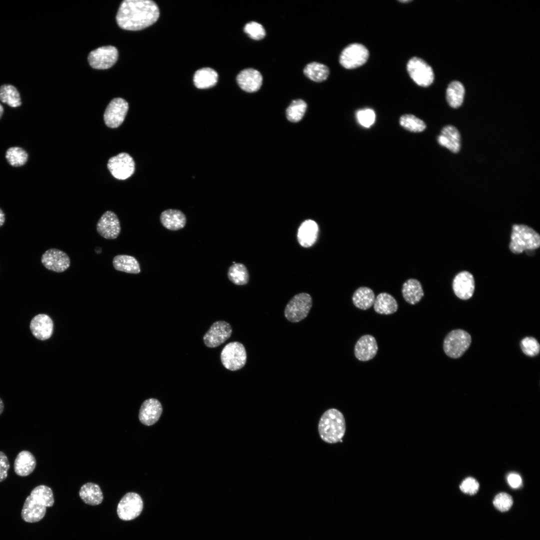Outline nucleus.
Here are the masks:
<instances>
[{"label":"nucleus","mask_w":540,"mask_h":540,"mask_svg":"<svg viewBox=\"0 0 540 540\" xmlns=\"http://www.w3.org/2000/svg\"><path fill=\"white\" fill-rule=\"evenodd\" d=\"M159 15L158 6L152 0H125L120 6L116 20L120 28L135 31L152 25Z\"/></svg>","instance_id":"obj_1"},{"label":"nucleus","mask_w":540,"mask_h":540,"mask_svg":"<svg viewBox=\"0 0 540 540\" xmlns=\"http://www.w3.org/2000/svg\"><path fill=\"white\" fill-rule=\"evenodd\" d=\"M54 504L52 489L45 485L38 486L26 498L22 510V518L28 522H38L44 516L46 508L52 506Z\"/></svg>","instance_id":"obj_2"},{"label":"nucleus","mask_w":540,"mask_h":540,"mask_svg":"<svg viewBox=\"0 0 540 540\" xmlns=\"http://www.w3.org/2000/svg\"><path fill=\"white\" fill-rule=\"evenodd\" d=\"M346 429L343 414L336 408L325 411L320 419L318 431L322 440L328 444L342 442Z\"/></svg>","instance_id":"obj_3"},{"label":"nucleus","mask_w":540,"mask_h":540,"mask_svg":"<svg viewBox=\"0 0 540 540\" xmlns=\"http://www.w3.org/2000/svg\"><path fill=\"white\" fill-rule=\"evenodd\" d=\"M540 246V236L532 228L524 224H514L510 236L509 248L515 254L524 250H532Z\"/></svg>","instance_id":"obj_4"},{"label":"nucleus","mask_w":540,"mask_h":540,"mask_svg":"<svg viewBox=\"0 0 540 540\" xmlns=\"http://www.w3.org/2000/svg\"><path fill=\"white\" fill-rule=\"evenodd\" d=\"M312 305L310 294L301 292L294 296L286 306L284 314L286 318L292 322H298L308 315Z\"/></svg>","instance_id":"obj_5"},{"label":"nucleus","mask_w":540,"mask_h":540,"mask_svg":"<svg viewBox=\"0 0 540 540\" xmlns=\"http://www.w3.org/2000/svg\"><path fill=\"white\" fill-rule=\"evenodd\" d=\"M472 342L470 334L462 330H455L447 334L444 341V350L450 358L460 357L469 348Z\"/></svg>","instance_id":"obj_6"},{"label":"nucleus","mask_w":540,"mask_h":540,"mask_svg":"<svg viewBox=\"0 0 540 540\" xmlns=\"http://www.w3.org/2000/svg\"><path fill=\"white\" fill-rule=\"evenodd\" d=\"M246 352L244 345L238 342L226 344L222 350L220 360L225 368L234 371L242 368L246 362Z\"/></svg>","instance_id":"obj_7"},{"label":"nucleus","mask_w":540,"mask_h":540,"mask_svg":"<svg viewBox=\"0 0 540 540\" xmlns=\"http://www.w3.org/2000/svg\"><path fill=\"white\" fill-rule=\"evenodd\" d=\"M369 52L366 48L358 43L351 44L342 52L340 64L346 69H354L364 64L368 60Z\"/></svg>","instance_id":"obj_8"},{"label":"nucleus","mask_w":540,"mask_h":540,"mask_svg":"<svg viewBox=\"0 0 540 540\" xmlns=\"http://www.w3.org/2000/svg\"><path fill=\"white\" fill-rule=\"evenodd\" d=\"M408 72L412 79L418 85L427 87L434 80V74L432 67L424 60L418 57H413L406 65Z\"/></svg>","instance_id":"obj_9"},{"label":"nucleus","mask_w":540,"mask_h":540,"mask_svg":"<svg viewBox=\"0 0 540 540\" xmlns=\"http://www.w3.org/2000/svg\"><path fill=\"white\" fill-rule=\"evenodd\" d=\"M143 506L142 500L138 494L128 492L123 496L118 504V516L124 520H132L141 514Z\"/></svg>","instance_id":"obj_10"},{"label":"nucleus","mask_w":540,"mask_h":540,"mask_svg":"<svg viewBox=\"0 0 540 540\" xmlns=\"http://www.w3.org/2000/svg\"><path fill=\"white\" fill-rule=\"evenodd\" d=\"M108 168L112 176L120 180H124L134 172L135 164L132 158L128 153L121 152L110 158Z\"/></svg>","instance_id":"obj_11"},{"label":"nucleus","mask_w":540,"mask_h":540,"mask_svg":"<svg viewBox=\"0 0 540 540\" xmlns=\"http://www.w3.org/2000/svg\"><path fill=\"white\" fill-rule=\"evenodd\" d=\"M118 58L117 48L112 46H106L98 48L90 52L88 56V61L92 68L104 70L114 66Z\"/></svg>","instance_id":"obj_12"},{"label":"nucleus","mask_w":540,"mask_h":540,"mask_svg":"<svg viewBox=\"0 0 540 540\" xmlns=\"http://www.w3.org/2000/svg\"><path fill=\"white\" fill-rule=\"evenodd\" d=\"M128 110V104L124 99L116 98L112 99L108 105L104 114V121L110 128L118 127L124 121Z\"/></svg>","instance_id":"obj_13"},{"label":"nucleus","mask_w":540,"mask_h":540,"mask_svg":"<svg viewBox=\"0 0 540 540\" xmlns=\"http://www.w3.org/2000/svg\"><path fill=\"white\" fill-rule=\"evenodd\" d=\"M40 261L47 270L58 273L64 272L70 265L68 254L56 248H50L44 252Z\"/></svg>","instance_id":"obj_14"},{"label":"nucleus","mask_w":540,"mask_h":540,"mask_svg":"<svg viewBox=\"0 0 540 540\" xmlns=\"http://www.w3.org/2000/svg\"><path fill=\"white\" fill-rule=\"evenodd\" d=\"M232 329L230 324L218 320L213 323L203 337L205 345L214 348L224 343L231 336Z\"/></svg>","instance_id":"obj_15"},{"label":"nucleus","mask_w":540,"mask_h":540,"mask_svg":"<svg viewBox=\"0 0 540 540\" xmlns=\"http://www.w3.org/2000/svg\"><path fill=\"white\" fill-rule=\"evenodd\" d=\"M96 230L106 239L116 238L121 231L120 224L117 215L111 210L105 212L96 223Z\"/></svg>","instance_id":"obj_16"},{"label":"nucleus","mask_w":540,"mask_h":540,"mask_svg":"<svg viewBox=\"0 0 540 540\" xmlns=\"http://www.w3.org/2000/svg\"><path fill=\"white\" fill-rule=\"evenodd\" d=\"M30 328L32 334L40 340H46L52 336L54 322L50 316L44 314L35 316L30 320Z\"/></svg>","instance_id":"obj_17"},{"label":"nucleus","mask_w":540,"mask_h":540,"mask_svg":"<svg viewBox=\"0 0 540 540\" xmlns=\"http://www.w3.org/2000/svg\"><path fill=\"white\" fill-rule=\"evenodd\" d=\"M474 280L473 276L467 271L458 273L452 282L454 292L458 298L466 300L470 298L474 290Z\"/></svg>","instance_id":"obj_18"},{"label":"nucleus","mask_w":540,"mask_h":540,"mask_svg":"<svg viewBox=\"0 0 540 540\" xmlns=\"http://www.w3.org/2000/svg\"><path fill=\"white\" fill-rule=\"evenodd\" d=\"M162 412V406L158 400L148 398L142 404L139 410L138 418L142 424L150 426L158 420Z\"/></svg>","instance_id":"obj_19"},{"label":"nucleus","mask_w":540,"mask_h":540,"mask_svg":"<svg viewBox=\"0 0 540 540\" xmlns=\"http://www.w3.org/2000/svg\"><path fill=\"white\" fill-rule=\"evenodd\" d=\"M378 346L374 337L366 334L360 337L356 342L354 354L360 361L366 362L373 358L376 355Z\"/></svg>","instance_id":"obj_20"},{"label":"nucleus","mask_w":540,"mask_h":540,"mask_svg":"<svg viewBox=\"0 0 540 540\" xmlns=\"http://www.w3.org/2000/svg\"><path fill=\"white\" fill-rule=\"evenodd\" d=\"M236 82L244 91L253 92L258 91L262 83V76L256 70L248 68L243 70L238 74Z\"/></svg>","instance_id":"obj_21"},{"label":"nucleus","mask_w":540,"mask_h":540,"mask_svg":"<svg viewBox=\"0 0 540 540\" xmlns=\"http://www.w3.org/2000/svg\"><path fill=\"white\" fill-rule=\"evenodd\" d=\"M318 234L317 223L312 220H306L300 225L297 234L299 244L304 248H310L316 241Z\"/></svg>","instance_id":"obj_22"},{"label":"nucleus","mask_w":540,"mask_h":540,"mask_svg":"<svg viewBox=\"0 0 540 540\" xmlns=\"http://www.w3.org/2000/svg\"><path fill=\"white\" fill-rule=\"evenodd\" d=\"M438 143L454 153L458 152L460 148V134L454 126L448 125L444 126L438 136Z\"/></svg>","instance_id":"obj_23"},{"label":"nucleus","mask_w":540,"mask_h":540,"mask_svg":"<svg viewBox=\"0 0 540 540\" xmlns=\"http://www.w3.org/2000/svg\"><path fill=\"white\" fill-rule=\"evenodd\" d=\"M36 461L32 453L22 450L17 455L14 462L15 473L20 476H26L32 474L36 466Z\"/></svg>","instance_id":"obj_24"},{"label":"nucleus","mask_w":540,"mask_h":540,"mask_svg":"<svg viewBox=\"0 0 540 540\" xmlns=\"http://www.w3.org/2000/svg\"><path fill=\"white\" fill-rule=\"evenodd\" d=\"M160 221L166 228L171 230H178L184 228L186 218V215L180 210L168 209L161 213Z\"/></svg>","instance_id":"obj_25"},{"label":"nucleus","mask_w":540,"mask_h":540,"mask_svg":"<svg viewBox=\"0 0 540 540\" xmlns=\"http://www.w3.org/2000/svg\"><path fill=\"white\" fill-rule=\"evenodd\" d=\"M402 293L404 300L412 305L418 303L424 296L422 284L416 278H410L403 284Z\"/></svg>","instance_id":"obj_26"},{"label":"nucleus","mask_w":540,"mask_h":540,"mask_svg":"<svg viewBox=\"0 0 540 540\" xmlns=\"http://www.w3.org/2000/svg\"><path fill=\"white\" fill-rule=\"evenodd\" d=\"M79 496L84 503L92 506L100 504L104 499L100 486L93 482L83 484L80 488Z\"/></svg>","instance_id":"obj_27"},{"label":"nucleus","mask_w":540,"mask_h":540,"mask_svg":"<svg viewBox=\"0 0 540 540\" xmlns=\"http://www.w3.org/2000/svg\"><path fill=\"white\" fill-rule=\"evenodd\" d=\"M373 305L375 312L380 314H391L398 309V304L394 298L385 292L376 296Z\"/></svg>","instance_id":"obj_28"},{"label":"nucleus","mask_w":540,"mask_h":540,"mask_svg":"<svg viewBox=\"0 0 540 540\" xmlns=\"http://www.w3.org/2000/svg\"><path fill=\"white\" fill-rule=\"evenodd\" d=\"M112 265L116 270L126 273L138 274L141 272L138 260L134 256L129 255L116 256L112 260Z\"/></svg>","instance_id":"obj_29"},{"label":"nucleus","mask_w":540,"mask_h":540,"mask_svg":"<svg viewBox=\"0 0 540 540\" xmlns=\"http://www.w3.org/2000/svg\"><path fill=\"white\" fill-rule=\"evenodd\" d=\"M375 298V294L370 288L361 286L356 289L353 294L352 300L357 308L366 310L374 304Z\"/></svg>","instance_id":"obj_30"},{"label":"nucleus","mask_w":540,"mask_h":540,"mask_svg":"<svg viewBox=\"0 0 540 540\" xmlns=\"http://www.w3.org/2000/svg\"><path fill=\"white\" fill-rule=\"evenodd\" d=\"M218 80L217 72L210 68H202L198 70L195 72L193 78L194 84L198 88L212 87L216 84Z\"/></svg>","instance_id":"obj_31"},{"label":"nucleus","mask_w":540,"mask_h":540,"mask_svg":"<svg viewBox=\"0 0 540 540\" xmlns=\"http://www.w3.org/2000/svg\"><path fill=\"white\" fill-rule=\"evenodd\" d=\"M464 95V88L458 81L451 82L448 86L446 98L448 104L453 108H458L462 104Z\"/></svg>","instance_id":"obj_32"},{"label":"nucleus","mask_w":540,"mask_h":540,"mask_svg":"<svg viewBox=\"0 0 540 540\" xmlns=\"http://www.w3.org/2000/svg\"><path fill=\"white\" fill-rule=\"evenodd\" d=\"M304 73L310 80L316 82H322L328 78L330 70L327 66L322 64L312 62L305 66Z\"/></svg>","instance_id":"obj_33"},{"label":"nucleus","mask_w":540,"mask_h":540,"mask_svg":"<svg viewBox=\"0 0 540 540\" xmlns=\"http://www.w3.org/2000/svg\"><path fill=\"white\" fill-rule=\"evenodd\" d=\"M0 100L12 108L20 106L22 104L19 92L15 86L10 84L0 86Z\"/></svg>","instance_id":"obj_34"},{"label":"nucleus","mask_w":540,"mask_h":540,"mask_svg":"<svg viewBox=\"0 0 540 540\" xmlns=\"http://www.w3.org/2000/svg\"><path fill=\"white\" fill-rule=\"evenodd\" d=\"M228 279L235 284L242 286L248 284L249 274L246 266L242 264L235 263L228 268Z\"/></svg>","instance_id":"obj_35"},{"label":"nucleus","mask_w":540,"mask_h":540,"mask_svg":"<svg viewBox=\"0 0 540 540\" xmlns=\"http://www.w3.org/2000/svg\"><path fill=\"white\" fill-rule=\"evenodd\" d=\"M6 158L12 166L20 167L24 166L27 162L28 154L22 148L13 146L6 150Z\"/></svg>","instance_id":"obj_36"},{"label":"nucleus","mask_w":540,"mask_h":540,"mask_svg":"<svg viewBox=\"0 0 540 540\" xmlns=\"http://www.w3.org/2000/svg\"><path fill=\"white\" fill-rule=\"evenodd\" d=\"M306 108V103L302 100H294L286 110L288 120L293 122H299L304 116Z\"/></svg>","instance_id":"obj_37"},{"label":"nucleus","mask_w":540,"mask_h":540,"mask_svg":"<svg viewBox=\"0 0 540 540\" xmlns=\"http://www.w3.org/2000/svg\"><path fill=\"white\" fill-rule=\"evenodd\" d=\"M400 124L405 129L414 132H422L426 128L423 120L411 114L402 115L400 118Z\"/></svg>","instance_id":"obj_38"},{"label":"nucleus","mask_w":540,"mask_h":540,"mask_svg":"<svg viewBox=\"0 0 540 540\" xmlns=\"http://www.w3.org/2000/svg\"><path fill=\"white\" fill-rule=\"evenodd\" d=\"M520 345L523 352L528 356H534L540 352V344L533 337L527 336L521 340Z\"/></svg>","instance_id":"obj_39"},{"label":"nucleus","mask_w":540,"mask_h":540,"mask_svg":"<svg viewBox=\"0 0 540 540\" xmlns=\"http://www.w3.org/2000/svg\"><path fill=\"white\" fill-rule=\"evenodd\" d=\"M244 32L254 40H262L266 36V30L263 26L256 22L247 23L244 27Z\"/></svg>","instance_id":"obj_40"},{"label":"nucleus","mask_w":540,"mask_h":540,"mask_svg":"<svg viewBox=\"0 0 540 540\" xmlns=\"http://www.w3.org/2000/svg\"><path fill=\"white\" fill-rule=\"evenodd\" d=\"M356 118L360 125L365 128H369L375 122L376 114L372 109H362L357 111Z\"/></svg>","instance_id":"obj_41"},{"label":"nucleus","mask_w":540,"mask_h":540,"mask_svg":"<svg viewBox=\"0 0 540 540\" xmlns=\"http://www.w3.org/2000/svg\"><path fill=\"white\" fill-rule=\"evenodd\" d=\"M493 504L496 508L504 512L508 511L511 508L513 500L512 496L508 494L500 492L495 496Z\"/></svg>","instance_id":"obj_42"},{"label":"nucleus","mask_w":540,"mask_h":540,"mask_svg":"<svg viewBox=\"0 0 540 540\" xmlns=\"http://www.w3.org/2000/svg\"><path fill=\"white\" fill-rule=\"evenodd\" d=\"M479 486V484L475 478L468 477L462 481L460 488L463 492L473 495L477 492Z\"/></svg>","instance_id":"obj_43"},{"label":"nucleus","mask_w":540,"mask_h":540,"mask_svg":"<svg viewBox=\"0 0 540 540\" xmlns=\"http://www.w3.org/2000/svg\"><path fill=\"white\" fill-rule=\"evenodd\" d=\"M10 467V462L6 454L0 451V482L4 480L8 476V472Z\"/></svg>","instance_id":"obj_44"},{"label":"nucleus","mask_w":540,"mask_h":540,"mask_svg":"<svg viewBox=\"0 0 540 540\" xmlns=\"http://www.w3.org/2000/svg\"><path fill=\"white\" fill-rule=\"evenodd\" d=\"M507 480L509 485L514 488H519L522 482L520 476L516 473L510 474L508 476Z\"/></svg>","instance_id":"obj_45"},{"label":"nucleus","mask_w":540,"mask_h":540,"mask_svg":"<svg viewBox=\"0 0 540 540\" xmlns=\"http://www.w3.org/2000/svg\"><path fill=\"white\" fill-rule=\"evenodd\" d=\"M6 220L5 214L3 210L0 208V227L2 226Z\"/></svg>","instance_id":"obj_46"},{"label":"nucleus","mask_w":540,"mask_h":540,"mask_svg":"<svg viewBox=\"0 0 540 540\" xmlns=\"http://www.w3.org/2000/svg\"><path fill=\"white\" fill-rule=\"evenodd\" d=\"M4 410V404L2 400L0 398V414H2Z\"/></svg>","instance_id":"obj_47"},{"label":"nucleus","mask_w":540,"mask_h":540,"mask_svg":"<svg viewBox=\"0 0 540 540\" xmlns=\"http://www.w3.org/2000/svg\"><path fill=\"white\" fill-rule=\"evenodd\" d=\"M4 113V108L0 104V119L2 118Z\"/></svg>","instance_id":"obj_48"},{"label":"nucleus","mask_w":540,"mask_h":540,"mask_svg":"<svg viewBox=\"0 0 540 540\" xmlns=\"http://www.w3.org/2000/svg\"><path fill=\"white\" fill-rule=\"evenodd\" d=\"M399 2H412V0H399Z\"/></svg>","instance_id":"obj_49"}]
</instances>
